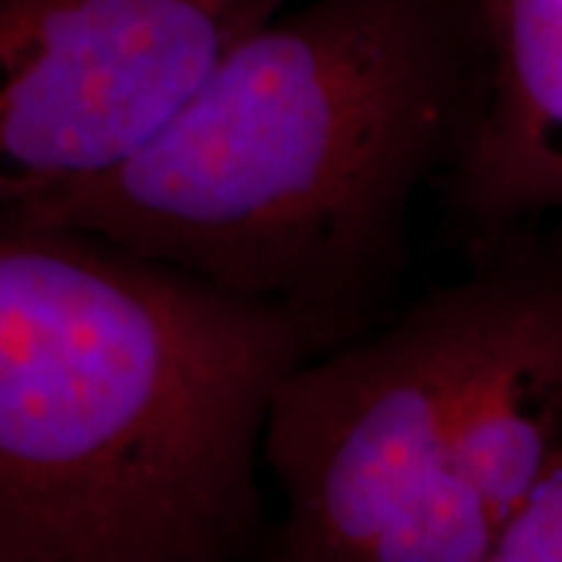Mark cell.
I'll return each mask as SVG.
<instances>
[{
	"instance_id": "1",
	"label": "cell",
	"mask_w": 562,
	"mask_h": 562,
	"mask_svg": "<svg viewBox=\"0 0 562 562\" xmlns=\"http://www.w3.org/2000/svg\"><path fill=\"white\" fill-rule=\"evenodd\" d=\"M482 103L472 0H294L132 160L29 228L91 232L266 303L319 353L397 310L416 198Z\"/></svg>"
},
{
	"instance_id": "2",
	"label": "cell",
	"mask_w": 562,
	"mask_h": 562,
	"mask_svg": "<svg viewBox=\"0 0 562 562\" xmlns=\"http://www.w3.org/2000/svg\"><path fill=\"white\" fill-rule=\"evenodd\" d=\"M291 316L79 228H0V562L260 560Z\"/></svg>"
},
{
	"instance_id": "3",
	"label": "cell",
	"mask_w": 562,
	"mask_h": 562,
	"mask_svg": "<svg viewBox=\"0 0 562 562\" xmlns=\"http://www.w3.org/2000/svg\"><path fill=\"white\" fill-rule=\"evenodd\" d=\"M465 260L272 391L260 560L491 562L562 441V222Z\"/></svg>"
},
{
	"instance_id": "4",
	"label": "cell",
	"mask_w": 562,
	"mask_h": 562,
	"mask_svg": "<svg viewBox=\"0 0 562 562\" xmlns=\"http://www.w3.org/2000/svg\"><path fill=\"white\" fill-rule=\"evenodd\" d=\"M288 3L0 0V228L116 172Z\"/></svg>"
},
{
	"instance_id": "5",
	"label": "cell",
	"mask_w": 562,
	"mask_h": 562,
	"mask_svg": "<svg viewBox=\"0 0 562 562\" xmlns=\"http://www.w3.org/2000/svg\"><path fill=\"white\" fill-rule=\"evenodd\" d=\"M472 7L484 44L482 116L435 184L462 257L516 228L562 222V0Z\"/></svg>"
},
{
	"instance_id": "6",
	"label": "cell",
	"mask_w": 562,
	"mask_h": 562,
	"mask_svg": "<svg viewBox=\"0 0 562 562\" xmlns=\"http://www.w3.org/2000/svg\"><path fill=\"white\" fill-rule=\"evenodd\" d=\"M491 562H562V441L503 528Z\"/></svg>"
}]
</instances>
